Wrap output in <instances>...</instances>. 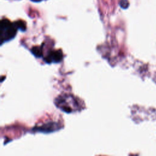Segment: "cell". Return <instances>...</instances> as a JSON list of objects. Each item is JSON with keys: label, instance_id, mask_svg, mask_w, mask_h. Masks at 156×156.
I'll list each match as a JSON object with an SVG mask.
<instances>
[{"label": "cell", "instance_id": "cell-1", "mask_svg": "<svg viewBox=\"0 0 156 156\" xmlns=\"http://www.w3.org/2000/svg\"><path fill=\"white\" fill-rule=\"evenodd\" d=\"M17 26L7 19H3L1 21V43L6 42L12 39L16 35Z\"/></svg>", "mask_w": 156, "mask_h": 156}, {"label": "cell", "instance_id": "cell-2", "mask_svg": "<svg viewBox=\"0 0 156 156\" xmlns=\"http://www.w3.org/2000/svg\"><path fill=\"white\" fill-rule=\"evenodd\" d=\"M46 59H48V62H58L62 59V53L60 51H53L49 53V55L46 57Z\"/></svg>", "mask_w": 156, "mask_h": 156}, {"label": "cell", "instance_id": "cell-3", "mask_svg": "<svg viewBox=\"0 0 156 156\" xmlns=\"http://www.w3.org/2000/svg\"><path fill=\"white\" fill-rule=\"evenodd\" d=\"M119 4L122 8L126 9V8H127V7L129 6V2L127 0H121Z\"/></svg>", "mask_w": 156, "mask_h": 156}, {"label": "cell", "instance_id": "cell-4", "mask_svg": "<svg viewBox=\"0 0 156 156\" xmlns=\"http://www.w3.org/2000/svg\"><path fill=\"white\" fill-rule=\"evenodd\" d=\"M32 1H35V2H39V1H41V0H32Z\"/></svg>", "mask_w": 156, "mask_h": 156}]
</instances>
